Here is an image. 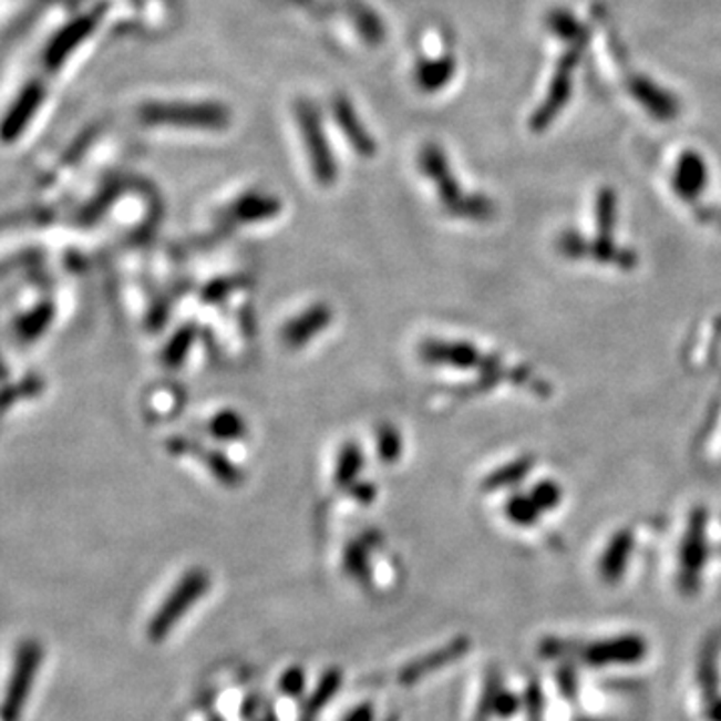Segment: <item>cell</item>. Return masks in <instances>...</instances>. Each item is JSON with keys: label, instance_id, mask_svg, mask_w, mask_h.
Returning a JSON list of instances; mask_svg holds the SVG:
<instances>
[{"label": "cell", "instance_id": "3957f363", "mask_svg": "<svg viewBox=\"0 0 721 721\" xmlns=\"http://www.w3.org/2000/svg\"><path fill=\"white\" fill-rule=\"evenodd\" d=\"M299 121H301L305 138L309 143V153H311L317 178L327 185L334 178L333 161H331V153L327 148V141H325L323 131L319 125V119L315 115L313 106L309 105V103H301L299 105Z\"/></svg>", "mask_w": 721, "mask_h": 721}, {"label": "cell", "instance_id": "277c9868", "mask_svg": "<svg viewBox=\"0 0 721 721\" xmlns=\"http://www.w3.org/2000/svg\"><path fill=\"white\" fill-rule=\"evenodd\" d=\"M646 656V643L639 638H621L616 641H604L586 649V661L604 666V663H631Z\"/></svg>", "mask_w": 721, "mask_h": 721}, {"label": "cell", "instance_id": "7a4b0ae2", "mask_svg": "<svg viewBox=\"0 0 721 721\" xmlns=\"http://www.w3.org/2000/svg\"><path fill=\"white\" fill-rule=\"evenodd\" d=\"M143 121L163 123V125L210 126L220 128L227 125L229 115L223 106L217 105H147L143 109Z\"/></svg>", "mask_w": 721, "mask_h": 721}, {"label": "cell", "instance_id": "6da1fadb", "mask_svg": "<svg viewBox=\"0 0 721 721\" xmlns=\"http://www.w3.org/2000/svg\"><path fill=\"white\" fill-rule=\"evenodd\" d=\"M209 577L203 571H190L183 577V581L175 587V591L167 597V601L161 607L157 616L151 621V638H167L171 629L175 628L183 617L187 616L188 607L195 606L203 594L207 591Z\"/></svg>", "mask_w": 721, "mask_h": 721}, {"label": "cell", "instance_id": "5b68a950", "mask_svg": "<svg viewBox=\"0 0 721 721\" xmlns=\"http://www.w3.org/2000/svg\"><path fill=\"white\" fill-rule=\"evenodd\" d=\"M334 116L339 119V123L343 126L346 135L349 136V141L356 145L359 153L371 155V153L375 151L373 138L367 135L365 131H363V126H361V123L357 121L356 113L351 111V106H349L346 99H339V101L334 103Z\"/></svg>", "mask_w": 721, "mask_h": 721}, {"label": "cell", "instance_id": "8992f818", "mask_svg": "<svg viewBox=\"0 0 721 721\" xmlns=\"http://www.w3.org/2000/svg\"><path fill=\"white\" fill-rule=\"evenodd\" d=\"M373 720V711L369 710V708H361V710H357L356 713H351L349 718H347L346 721H371Z\"/></svg>", "mask_w": 721, "mask_h": 721}]
</instances>
